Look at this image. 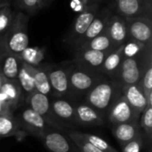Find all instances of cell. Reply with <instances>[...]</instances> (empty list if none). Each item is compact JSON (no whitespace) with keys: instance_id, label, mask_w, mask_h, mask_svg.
Wrapping results in <instances>:
<instances>
[{"instance_id":"f1b7e54d","label":"cell","mask_w":152,"mask_h":152,"mask_svg":"<svg viewBox=\"0 0 152 152\" xmlns=\"http://www.w3.org/2000/svg\"><path fill=\"white\" fill-rule=\"evenodd\" d=\"M72 140L76 142V144L77 145V147L79 148L81 152H103L102 151L99 150L98 148H96L95 146H94L93 144H91L90 142H86V140H84L79 134H70Z\"/></svg>"},{"instance_id":"cb8c5ba5","label":"cell","mask_w":152,"mask_h":152,"mask_svg":"<svg viewBox=\"0 0 152 152\" xmlns=\"http://www.w3.org/2000/svg\"><path fill=\"white\" fill-rule=\"evenodd\" d=\"M20 87L18 82L8 81L4 77V81L0 89V95L3 96L4 102H15L19 98Z\"/></svg>"},{"instance_id":"d590c367","label":"cell","mask_w":152,"mask_h":152,"mask_svg":"<svg viewBox=\"0 0 152 152\" xmlns=\"http://www.w3.org/2000/svg\"><path fill=\"white\" fill-rule=\"evenodd\" d=\"M53 0H39V4H40V8L45 7L46 5H48Z\"/></svg>"},{"instance_id":"836d02e7","label":"cell","mask_w":152,"mask_h":152,"mask_svg":"<svg viewBox=\"0 0 152 152\" xmlns=\"http://www.w3.org/2000/svg\"><path fill=\"white\" fill-rule=\"evenodd\" d=\"M71 6L72 8L77 12H81L85 8V2L84 0H72L71 1Z\"/></svg>"},{"instance_id":"2e32d148","label":"cell","mask_w":152,"mask_h":152,"mask_svg":"<svg viewBox=\"0 0 152 152\" xmlns=\"http://www.w3.org/2000/svg\"><path fill=\"white\" fill-rule=\"evenodd\" d=\"M26 64L33 77L36 91L39 92L43 94L48 95L51 93L52 88H51V86L49 83V79H48L47 74H46V71H44L40 69H37L33 65L28 64L27 62H26Z\"/></svg>"},{"instance_id":"f35d334b","label":"cell","mask_w":152,"mask_h":152,"mask_svg":"<svg viewBox=\"0 0 152 152\" xmlns=\"http://www.w3.org/2000/svg\"><path fill=\"white\" fill-rule=\"evenodd\" d=\"M3 81H4V77H3V76H2V74L0 73V89H1V86H2Z\"/></svg>"},{"instance_id":"44dd1931","label":"cell","mask_w":152,"mask_h":152,"mask_svg":"<svg viewBox=\"0 0 152 152\" xmlns=\"http://www.w3.org/2000/svg\"><path fill=\"white\" fill-rule=\"evenodd\" d=\"M29 108L41 116H45L50 110V101L47 95L35 91L28 97Z\"/></svg>"},{"instance_id":"d6a6232c","label":"cell","mask_w":152,"mask_h":152,"mask_svg":"<svg viewBox=\"0 0 152 152\" xmlns=\"http://www.w3.org/2000/svg\"><path fill=\"white\" fill-rule=\"evenodd\" d=\"M141 148H142V139L140 135L135 139L132 140L131 142H127L126 145H124L123 152H140Z\"/></svg>"},{"instance_id":"484cf974","label":"cell","mask_w":152,"mask_h":152,"mask_svg":"<svg viewBox=\"0 0 152 152\" xmlns=\"http://www.w3.org/2000/svg\"><path fill=\"white\" fill-rule=\"evenodd\" d=\"M79 135L84 140L90 142L91 144H93L94 146H95L96 148H98L99 150L102 151L103 152H116L107 143V142H105L103 139H102L96 135L88 134H79Z\"/></svg>"},{"instance_id":"6da1fadb","label":"cell","mask_w":152,"mask_h":152,"mask_svg":"<svg viewBox=\"0 0 152 152\" xmlns=\"http://www.w3.org/2000/svg\"><path fill=\"white\" fill-rule=\"evenodd\" d=\"M88 92L86 103L101 117L102 114L109 115L113 104L119 97H117L118 88L115 81L100 80Z\"/></svg>"},{"instance_id":"74e56055","label":"cell","mask_w":152,"mask_h":152,"mask_svg":"<svg viewBox=\"0 0 152 152\" xmlns=\"http://www.w3.org/2000/svg\"><path fill=\"white\" fill-rule=\"evenodd\" d=\"M6 3H10V2L8 0H0V6H2L3 4H4Z\"/></svg>"},{"instance_id":"30bf717a","label":"cell","mask_w":152,"mask_h":152,"mask_svg":"<svg viewBox=\"0 0 152 152\" xmlns=\"http://www.w3.org/2000/svg\"><path fill=\"white\" fill-rule=\"evenodd\" d=\"M105 31L116 47L123 45L129 40L126 19L118 14L111 15Z\"/></svg>"},{"instance_id":"d4e9b609","label":"cell","mask_w":152,"mask_h":152,"mask_svg":"<svg viewBox=\"0 0 152 152\" xmlns=\"http://www.w3.org/2000/svg\"><path fill=\"white\" fill-rule=\"evenodd\" d=\"M11 3H6L0 6V37H4L9 29L14 16Z\"/></svg>"},{"instance_id":"52a82bcc","label":"cell","mask_w":152,"mask_h":152,"mask_svg":"<svg viewBox=\"0 0 152 152\" xmlns=\"http://www.w3.org/2000/svg\"><path fill=\"white\" fill-rule=\"evenodd\" d=\"M140 115H138L126 101L124 95H120L113 104L110 113V121L113 125L123 123H136Z\"/></svg>"},{"instance_id":"4fadbf2b","label":"cell","mask_w":152,"mask_h":152,"mask_svg":"<svg viewBox=\"0 0 152 152\" xmlns=\"http://www.w3.org/2000/svg\"><path fill=\"white\" fill-rule=\"evenodd\" d=\"M113 134L116 139L123 145L140 136L137 123H123L114 125L112 129Z\"/></svg>"},{"instance_id":"5bb4252c","label":"cell","mask_w":152,"mask_h":152,"mask_svg":"<svg viewBox=\"0 0 152 152\" xmlns=\"http://www.w3.org/2000/svg\"><path fill=\"white\" fill-rule=\"evenodd\" d=\"M47 77L52 90L53 89L58 94H64L69 89L68 71L62 69H51L47 72Z\"/></svg>"},{"instance_id":"f546056e","label":"cell","mask_w":152,"mask_h":152,"mask_svg":"<svg viewBox=\"0 0 152 152\" xmlns=\"http://www.w3.org/2000/svg\"><path fill=\"white\" fill-rule=\"evenodd\" d=\"M147 97L150 92L152 91V63H151L145 70L140 83H139Z\"/></svg>"},{"instance_id":"ba28073f","label":"cell","mask_w":152,"mask_h":152,"mask_svg":"<svg viewBox=\"0 0 152 152\" xmlns=\"http://www.w3.org/2000/svg\"><path fill=\"white\" fill-rule=\"evenodd\" d=\"M110 53L95 51L86 48H79L76 50V61L78 66L87 70L97 72L100 71L102 65Z\"/></svg>"},{"instance_id":"277c9868","label":"cell","mask_w":152,"mask_h":152,"mask_svg":"<svg viewBox=\"0 0 152 152\" xmlns=\"http://www.w3.org/2000/svg\"><path fill=\"white\" fill-rule=\"evenodd\" d=\"M117 14L126 18L152 19V0H115Z\"/></svg>"},{"instance_id":"7a4b0ae2","label":"cell","mask_w":152,"mask_h":152,"mask_svg":"<svg viewBox=\"0 0 152 152\" xmlns=\"http://www.w3.org/2000/svg\"><path fill=\"white\" fill-rule=\"evenodd\" d=\"M28 15L23 12H14V16L4 37L7 52L15 55L20 54L28 47L29 38L28 34Z\"/></svg>"},{"instance_id":"7c38bea8","label":"cell","mask_w":152,"mask_h":152,"mask_svg":"<svg viewBox=\"0 0 152 152\" xmlns=\"http://www.w3.org/2000/svg\"><path fill=\"white\" fill-rule=\"evenodd\" d=\"M123 90L125 92L124 96L134 111L138 115L143 112L148 106V101L141 85L135 84L126 86H123Z\"/></svg>"},{"instance_id":"3957f363","label":"cell","mask_w":152,"mask_h":152,"mask_svg":"<svg viewBox=\"0 0 152 152\" xmlns=\"http://www.w3.org/2000/svg\"><path fill=\"white\" fill-rule=\"evenodd\" d=\"M100 10L101 9L99 4L86 5L83 11L79 12V14L73 21L70 30L66 37V43L74 48L80 38L84 36Z\"/></svg>"},{"instance_id":"e575fe53","label":"cell","mask_w":152,"mask_h":152,"mask_svg":"<svg viewBox=\"0 0 152 152\" xmlns=\"http://www.w3.org/2000/svg\"><path fill=\"white\" fill-rule=\"evenodd\" d=\"M6 52H7V50H6L5 44H4V37H0V58Z\"/></svg>"},{"instance_id":"5b68a950","label":"cell","mask_w":152,"mask_h":152,"mask_svg":"<svg viewBox=\"0 0 152 152\" xmlns=\"http://www.w3.org/2000/svg\"><path fill=\"white\" fill-rule=\"evenodd\" d=\"M126 19V18H125ZM129 39L142 45L152 42V19L136 17L126 19Z\"/></svg>"},{"instance_id":"603a6c76","label":"cell","mask_w":152,"mask_h":152,"mask_svg":"<svg viewBox=\"0 0 152 152\" xmlns=\"http://www.w3.org/2000/svg\"><path fill=\"white\" fill-rule=\"evenodd\" d=\"M21 119L22 121L28 125L29 127L35 129V130H44L46 123L43 118V116L37 114L34 110H32L30 108L25 109L21 112Z\"/></svg>"},{"instance_id":"8992f818","label":"cell","mask_w":152,"mask_h":152,"mask_svg":"<svg viewBox=\"0 0 152 152\" xmlns=\"http://www.w3.org/2000/svg\"><path fill=\"white\" fill-rule=\"evenodd\" d=\"M69 86L77 92H88L94 86L100 81L94 72L87 70L77 65L68 71Z\"/></svg>"},{"instance_id":"ab89813d","label":"cell","mask_w":152,"mask_h":152,"mask_svg":"<svg viewBox=\"0 0 152 152\" xmlns=\"http://www.w3.org/2000/svg\"><path fill=\"white\" fill-rule=\"evenodd\" d=\"M8 1H9L10 3H11V2H12V0H8Z\"/></svg>"},{"instance_id":"ac0fdd59","label":"cell","mask_w":152,"mask_h":152,"mask_svg":"<svg viewBox=\"0 0 152 152\" xmlns=\"http://www.w3.org/2000/svg\"><path fill=\"white\" fill-rule=\"evenodd\" d=\"M45 145L51 152H69L67 139L59 133H48L45 135Z\"/></svg>"},{"instance_id":"9a60e30c","label":"cell","mask_w":152,"mask_h":152,"mask_svg":"<svg viewBox=\"0 0 152 152\" xmlns=\"http://www.w3.org/2000/svg\"><path fill=\"white\" fill-rule=\"evenodd\" d=\"M123 45H121V46L118 47L116 50L110 52L106 56V58L102 65V68L100 69V72L110 75L111 77H114L116 75V73L120 66V63L125 57Z\"/></svg>"},{"instance_id":"83f0119b","label":"cell","mask_w":152,"mask_h":152,"mask_svg":"<svg viewBox=\"0 0 152 152\" xmlns=\"http://www.w3.org/2000/svg\"><path fill=\"white\" fill-rule=\"evenodd\" d=\"M16 130V125L13 120L8 117L0 115V136L12 134Z\"/></svg>"},{"instance_id":"4316f807","label":"cell","mask_w":152,"mask_h":152,"mask_svg":"<svg viewBox=\"0 0 152 152\" xmlns=\"http://www.w3.org/2000/svg\"><path fill=\"white\" fill-rule=\"evenodd\" d=\"M16 6L28 15L35 14L40 9L39 0H12Z\"/></svg>"},{"instance_id":"4dcf8cb0","label":"cell","mask_w":152,"mask_h":152,"mask_svg":"<svg viewBox=\"0 0 152 152\" xmlns=\"http://www.w3.org/2000/svg\"><path fill=\"white\" fill-rule=\"evenodd\" d=\"M143 46L144 45H141V44H139V43H137L135 41H133V40L129 39L123 45L125 57H132V56L137 54L142 50V48Z\"/></svg>"},{"instance_id":"1f68e13d","label":"cell","mask_w":152,"mask_h":152,"mask_svg":"<svg viewBox=\"0 0 152 152\" xmlns=\"http://www.w3.org/2000/svg\"><path fill=\"white\" fill-rule=\"evenodd\" d=\"M142 125L143 128L151 134L152 128V107L148 105L147 108L143 110V115L142 118Z\"/></svg>"},{"instance_id":"9c48e42d","label":"cell","mask_w":152,"mask_h":152,"mask_svg":"<svg viewBox=\"0 0 152 152\" xmlns=\"http://www.w3.org/2000/svg\"><path fill=\"white\" fill-rule=\"evenodd\" d=\"M112 14H113L112 11L110 8H104L102 10H100V12L95 16V18L90 24L89 28H87V30L86 31L84 36L80 38V40L77 42V44L74 47V49L77 50V49L80 48L81 46H83L84 45L88 43L90 40H92L95 37H97L100 34H102V32H104V30L107 27L108 21L110 19Z\"/></svg>"},{"instance_id":"e0dca14e","label":"cell","mask_w":152,"mask_h":152,"mask_svg":"<svg viewBox=\"0 0 152 152\" xmlns=\"http://www.w3.org/2000/svg\"><path fill=\"white\" fill-rule=\"evenodd\" d=\"M17 81L21 94L24 93L26 95H31L36 91L33 77L23 60L21 61Z\"/></svg>"},{"instance_id":"7402d4cb","label":"cell","mask_w":152,"mask_h":152,"mask_svg":"<svg viewBox=\"0 0 152 152\" xmlns=\"http://www.w3.org/2000/svg\"><path fill=\"white\" fill-rule=\"evenodd\" d=\"M52 110L59 118L63 120H69L76 118L74 107L69 102L65 100H55L52 103Z\"/></svg>"},{"instance_id":"8fae6325","label":"cell","mask_w":152,"mask_h":152,"mask_svg":"<svg viewBox=\"0 0 152 152\" xmlns=\"http://www.w3.org/2000/svg\"><path fill=\"white\" fill-rule=\"evenodd\" d=\"M22 59L9 52L4 53L0 58V73L8 81L18 82V74Z\"/></svg>"},{"instance_id":"d6986e66","label":"cell","mask_w":152,"mask_h":152,"mask_svg":"<svg viewBox=\"0 0 152 152\" xmlns=\"http://www.w3.org/2000/svg\"><path fill=\"white\" fill-rule=\"evenodd\" d=\"M80 48H86V49H92L95 51H101V52H108L110 53L114 50H116L118 47L115 46L106 31L102 32L99 36L95 37L92 40H90L88 43L81 46ZM79 49V48H78Z\"/></svg>"},{"instance_id":"8d00e7d4","label":"cell","mask_w":152,"mask_h":152,"mask_svg":"<svg viewBox=\"0 0 152 152\" xmlns=\"http://www.w3.org/2000/svg\"><path fill=\"white\" fill-rule=\"evenodd\" d=\"M102 0H84L85 5H89V4H99Z\"/></svg>"},{"instance_id":"ffe728a7","label":"cell","mask_w":152,"mask_h":152,"mask_svg":"<svg viewBox=\"0 0 152 152\" xmlns=\"http://www.w3.org/2000/svg\"><path fill=\"white\" fill-rule=\"evenodd\" d=\"M76 118L79 122L86 125H99L102 123V117L87 104L78 105L75 109Z\"/></svg>"}]
</instances>
